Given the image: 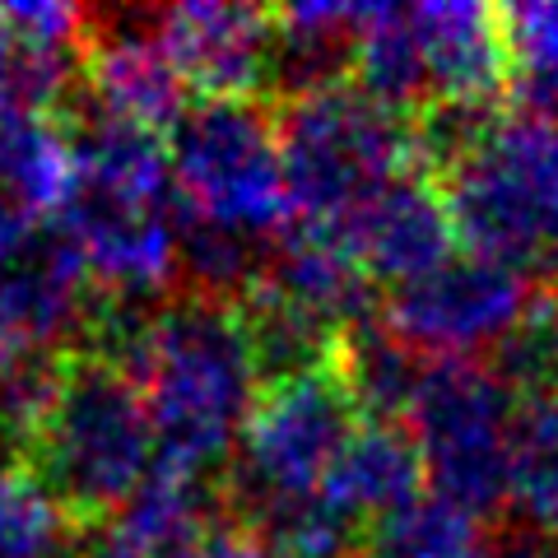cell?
<instances>
[{
    "mask_svg": "<svg viewBox=\"0 0 558 558\" xmlns=\"http://www.w3.org/2000/svg\"><path fill=\"white\" fill-rule=\"evenodd\" d=\"M539 299L545 293L535 289V279L465 252L442 260L424 279L391 289L387 307H381V326L424 363L480 359V349L508 344L531 322Z\"/></svg>",
    "mask_w": 558,
    "mask_h": 558,
    "instance_id": "cell-9",
    "label": "cell"
},
{
    "mask_svg": "<svg viewBox=\"0 0 558 558\" xmlns=\"http://www.w3.org/2000/svg\"><path fill=\"white\" fill-rule=\"evenodd\" d=\"M410 14L428 70V112L488 108V98L508 84L502 10L470 5V0H428V5H410Z\"/></svg>",
    "mask_w": 558,
    "mask_h": 558,
    "instance_id": "cell-12",
    "label": "cell"
},
{
    "mask_svg": "<svg viewBox=\"0 0 558 558\" xmlns=\"http://www.w3.org/2000/svg\"><path fill=\"white\" fill-rule=\"evenodd\" d=\"M80 182L75 126L43 108H0V201L28 219H57Z\"/></svg>",
    "mask_w": 558,
    "mask_h": 558,
    "instance_id": "cell-15",
    "label": "cell"
},
{
    "mask_svg": "<svg viewBox=\"0 0 558 558\" xmlns=\"http://www.w3.org/2000/svg\"><path fill=\"white\" fill-rule=\"evenodd\" d=\"M336 373L368 424H405L414 387L424 377V359L400 344L381 322H359L336 344Z\"/></svg>",
    "mask_w": 558,
    "mask_h": 558,
    "instance_id": "cell-17",
    "label": "cell"
},
{
    "mask_svg": "<svg viewBox=\"0 0 558 558\" xmlns=\"http://www.w3.org/2000/svg\"><path fill=\"white\" fill-rule=\"evenodd\" d=\"M178 558H279V554L270 549L266 535H256L252 526H242V521H215V526L201 539H191Z\"/></svg>",
    "mask_w": 558,
    "mask_h": 558,
    "instance_id": "cell-23",
    "label": "cell"
},
{
    "mask_svg": "<svg viewBox=\"0 0 558 558\" xmlns=\"http://www.w3.org/2000/svg\"><path fill=\"white\" fill-rule=\"evenodd\" d=\"M554 322H558V299H554Z\"/></svg>",
    "mask_w": 558,
    "mask_h": 558,
    "instance_id": "cell-25",
    "label": "cell"
},
{
    "mask_svg": "<svg viewBox=\"0 0 558 558\" xmlns=\"http://www.w3.org/2000/svg\"><path fill=\"white\" fill-rule=\"evenodd\" d=\"M154 38L201 102H252L275 75V10L182 0L154 14Z\"/></svg>",
    "mask_w": 558,
    "mask_h": 558,
    "instance_id": "cell-10",
    "label": "cell"
},
{
    "mask_svg": "<svg viewBox=\"0 0 558 558\" xmlns=\"http://www.w3.org/2000/svg\"><path fill=\"white\" fill-rule=\"evenodd\" d=\"M84 84H89L94 112L117 117L126 126L168 135L186 112V84L168 61L154 28H102L84 43Z\"/></svg>",
    "mask_w": 558,
    "mask_h": 558,
    "instance_id": "cell-13",
    "label": "cell"
},
{
    "mask_svg": "<svg viewBox=\"0 0 558 558\" xmlns=\"http://www.w3.org/2000/svg\"><path fill=\"white\" fill-rule=\"evenodd\" d=\"M465 252L526 279H558V121L488 112L438 168Z\"/></svg>",
    "mask_w": 558,
    "mask_h": 558,
    "instance_id": "cell-5",
    "label": "cell"
},
{
    "mask_svg": "<svg viewBox=\"0 0 558 558\" xmlns=\"http://www.w3.org/2000/svg\"><path fill=\"white\" fill-rule=\"evenodd\" d=\"M70 521L20 461H0V558H65Z\"/></svg>",
    "mask_w": 558,
    "mask_h": 558,
    "instance_id": "cell-21",
    "label": "cell"
},
{
    "mask_svg": "<svg viewBox=\"0 0 558 558\" xmlns=\"http://www.w3.org/2000/svg\"><path fill=\"white\" fill-rule=\"evenodd\" d=\"M508 84L531 117L558 121V0H526L502 10Z\"/></svg>",
    "mask_w": 558,
    "mask_h": 558,
    "instance_id": "cell-20",
    "label": "cell"
},
{
    "mask_svg": "<svg viewBox=\"0 0 558 558\" xmlns=\"http://www.w3.org/2000/svg\"><path fill=\"white\" fill-rule=\"evenodd\" d=\"M131 368L159 438V470L205 480L233 465L242 428L266 391V359L242 299L186 293L145 312L108 349Z\"/></svg>",
    "mask_w": 558,
    "mask_h": 558,
    "instance_id": "cell-2",
    "label": "cell"
},
{
    "mask_svg": "<svg viewBox=\"0 0 558 558\" xmlns=\"http://www.w3.org/2000/svg\"><path fill=\"white\" fill-rule=\"evenodd\" d=\"M340 242L368 279L400 289L410 279H424L428 270H438L442 260H451V247L461 238H457V223H451L438 178L433 172H410V178H400L396 186L381 191L340 233Z\"/></svg>",
    "mask_w": 558,
    "mask_h": 558,
    "instance_id": "cell-11",
    "label": "cell"
},
{
    "mask_svg": "<svg viewBox=\"0 0 558 558\" xmlns=\"http://www.w3.org/2000/svg\"><path fill=\"white\" fill-rule=\"evenodd\" d=\"M424 484V461H418V447L405 424H359L317 498L349 526L368 531L373 521L414 502Z\"/></svg>",
    "mask_w": 558,
    "mask_h": 558,
    "instance_id": "cell-14",
    "label": "cell"
},
{
    "mask_svg": "<svg viewBox=\"0 0 558 558\" xmlns=\"http://www.w3.org/2000/svg\"><path fill=\"white\" fill-rule=\"evenodd\" d=\"M75 126L80 182L51 229L80 256L94 289L149 299L182 266V215L168 145L154 131L89 112Z\"/></svg>",
    "mask_w": 558,
    "mask_h": 558,
    "instance_id": "cell-3",
    "label": "cell"
},
{
    "mask_svg": "<svg viewBox=\"0 0 558 558\" xmlns=\"http://www.w3.org/2000/svg\"><path fill=\"white\" fill-rule=\"evenodd\" d=\"M521 391L498 363L433 359L414 387L405 433L418 447L433 498L470 517L498 512L512 502Z\"/></svg>",
    "mask_w": 558,
    "mask_h": 558,
    "instance_id": "cell-7",
    "label": "cell"
},
{
    "mask_svg": "<svg viewBox=\"0 0 558 558\" xmlns=\"http://www.w3.org/2000/svg\"><path fill=\"white\" fill-rule=\"evenodd\" d=\"M293 223L336 238L381 191L424 168L418 121L363 94L354 80L284 98L275 117Z\"/></svg>",
    "mask_w": 558,
    "mask_h": 558,
    "instance_id": "cell-4",
    "label": "cell"
},
{
    "mask_svg": "<svg viewBox=\"0 0 558 558\" xmlns=\"http://www.w3.org/2000/svg\"><path fill=\"white\" fill-rule=\"evenodd\" d=\"M494 558H558V545L539 535H521V539H508L502 549H494Z\"/></svg>",
    "mask_w": 558,
    "mask_h": 558,
    "instance_id": "cell-24",
    "label": "cell"
},
{
    "mask_svg": "<svg viewBox=\"0 0 558 558\" xmlns=\"http://www.w3.org/2000/svg\"><path fill=\"white\" fill-rule=\"evenodd\" d=\"M209 526H215V517H209L205 480L159 470L98 531V539L89 545V558H178Z\"/></svg>",
    "mask_w": 558,
    "mask_h": 558,
    "instance_id": "cell-16",
    "label": "cell"
},
{
    "mask_svg": "<svg viewBox=\"0 0 558 558\" xmlns=\"http://www.w3.org/2000/svg\"><path fill=\"white\" fill-rule=\"evenodd\" d=\"M5 418L20 465L75 526H108L159 475L145 391L108 349H70L10 381Z\"/></svg>",
    "mask_w": 558,
    "mask_h": 558,
    "instance_id": "cell-1",
    "label": "cell"
},
{
    "mask_svg": "<svg viewBox=\"0 0 558 558\" xmlns=\"http://www.w3.org/2000/svg\"><path fill=\"white\" fill-rule=\"evenodd\" d=\"M178 215L191 229L270 256L293 229L275 117L256 102H196L168 131Z\"/></svg>",
    "mask_w": 558,
    "mask_h": 558,
    "instance_id": "cell-6",
    "label": "cell"
},
{
    "mask_svg": "<svg viewBox=\"0 0 558 558\" xmlns=\"http://www.w3.org/2000/svg\"><path fill=\"white\" fill-rule=\"evenodd\" d=\"M368 418L336 373V359L307 373L270 377L233 451V502L242 526L303 508L322 494L330 465Z\"/></svg>",
    "mask_w": 558,
    "mask_h": 558,
    "instance_id": "cell-8",
    "label": "cell"
},
{
    "mask_svg": "<svg viewBox=\"0 0 558 558\" xmlns=\"http://www.w3.org/2000/svg\"><path fill=\"white\" fill-rule=\"evenodd\" d=\"M512 508L521 512L531 535L558 545V387L539 391L521 410Z\"/></svg>",
    "mask_w": 558,
    "mask_h": 558,
    "instance_id": "cell-19",
    "label": "cell"
},
{
    "mask_svg": "<svg viewBox=\"0 0 558 558\" xmlns=\"http://www.w3.org/2000/svg\"><path fill=\"white\" fill-rule=\"evenodd\" d=\"M354 558H494V549H488L480 517L433 494H418L391 517L373 521Z\"/></svg>",
    "mask_w": 558,
    "mask_h": 558,
    "instance_id": "cell-18",
    "label": "cell"
},
{
    "mask_svg": "<svg viewBox=\"0 0 558 558\" xmlns=\"http://www.w3.org/2000/svg\"><path fill=\"white\" fill-rule=\"evenodd\" d=\"M75 84V65L57 61H33L20 51L10 33V20L0 10V108H43L57 112V102Z\"/></svg>",
    "mask_w": 558,
    "mask_h": 558,
    "instance_id": "cell-22",
    "label": "cell"
}]
</instances>
